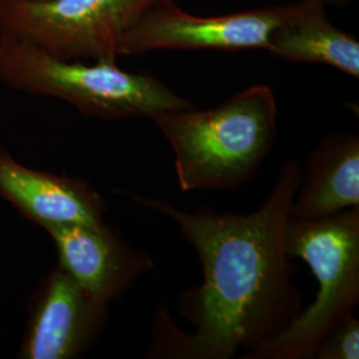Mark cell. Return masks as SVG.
Listing matches in <instances>:
<instances>
[{
  "label": "cell",
  "instance_id": "1",
  "mask_svg": "<svg viewBox=\"0 0 359 359\" xmlns=\"http://www.w3.org/2000/svg\"><path fill=\"white\" fill-rule=\"evenodd\" d=\"M302 176L297 161H286L264 204L249 215L209 206L187 212L128 193L136 204L177 224L203 268V283L182 292L177 302L192 333H182L160 305L147 358L231 359L269 342L299 316L302 295L294 285L297 265L286 252V228Z\"/></svg>",
  "mask_w": 359,
  "mask_h": 359
},
{
  "label": "cell",
  "instance_id": "11",
  "mask_svg": "<svg viewBox=\"0 0 359 359\" xmlns=\"http://www.w3.org/2000/svg\"><path fill=\"white\" fill-rule=\"evenodd\" d=\"M266 51L283 60L333 67L359 77V41L330 22L323 0H298L289 4L276 27Z\"/></svg>",
  "mask_w": 359,
  "mask_h": 359
},
{
  "label": "cell",
  "instance_id": "12",
  "mask_svg": "<svg viewBox=\"0 0 359 359\" xmlns=\"http://www.w3.org/2000/svg\"><path fill=\"white\" fill-rule=\"evenodd\" d=\"M316 359H358L359 321L350 314L317 347Z\"/></svg>",
  "mask_w": 359,
  "mask_h": 359
},
{
  "label": "cell",
  "instance_id": "9",
  "mask_svg": "<svg viewBox=\"0 0 359 359\" xmlns=\"http://www.w3.org/2000/svg\"><path fill=\"white\" fill-rule=\"evenodd\" d=\"M0 197L44 231L103 222L107 203L90 184L28 168L0 147Z\"/></svg>",
  "mask_w": 359,
  "mask_h": 359
},
{
  "label": "cell",
  "instance_id": "5",
  "mask_svg": "<svg viewBox=\"0 0 359 359\" xmlns=\"http://www.w3.org/2000/svg\"><path fill=\"white\" fill-rule=\"evenodd\" d=\"M179 0H0V34L67 60H117L120 40L158 6Z\"/></svg>",
  "mask_w": 359,
  "mask_h": 359
},
{
  "label": "cell",
  "instance_id": "4",
  "mask_svg": "<svg viewBox=\"0 0 359 359\" xmlns=\"http://www.w3.org/2000/svg\"><path fill=\"white\" fill-rule=\"evenodd\" d=\"M286 252L318 283L314 302L283 333L243 359H314L325 337L359 304V208L314 219L289 218Z\"/></svg>",
  "mask_w": 359,
  "mask_h": 359
},
{
  "label": "cell",
  "instance_id": "14",
  "mask_svg": "<svg viewBox=\"0 0 359 359\" xmlns=\"http://www.w3.org/2000/svg\"><path fill=\"white\" fill-rule=\"evenodd\" d=\"M31 1H44V0H31Z\"/></svg>",
  "mask_w": 359,
  "mask_h": 359
},
{
  "label": "cell",
  "instance_id": "10",
  "mask_svg": "<svg viewBox=\"0 0 359 359\" xmlns=\"http://www.w3.org/2000/svg\"><path fill=\"white\" fill-rule=\"evenodd\" d=\"M290 217L314 219L359 208V137L335 133L306 157Z\"/></svg>",
  "mask_w": 359,
  "mask_h": 359
},
{
  "label": "cell",
  "instance_id": "3",
  "mask_svg": "<svg viewBox=\"0 0 359 359\" xmlns=\"http://www.w3.org/2000/svg\"><path fill=\"white\" fill-rule=\"evenodd\" d=\"M0 81L13 90L52 97L83 115L126 120L191 108L193 104L147 72L111 62L67 60L0 34Z\"/></svg>",
  "mask_w": 359,
  "mask_h": 359
},
{
  "label": "cell",
  "instance_id": "13",
  "mask_svg": "<svg viewBox=\"0 0 359 359\" xmlns=\"http://www.w3.org/2000/svg\"><path fill=\"white\" fill-rule=\"evenodd\" d=\"M326 6H335V7H342L345 6L348 0H323Z\"/></svg>",
  "mask_w": 359,
  "mask_h": 359
},
{
  "label": "cell",
  "instance_id": "7",
  "mask_svg": "<svg viewBox=\"0 0 359 359\" xmlns=\"http://www.w3.org/2000/svg\"><path fill=\"white\" fill-rule=\"evenodd\" d=\"M107 317L108 305L57 266L41 278L29 301L19 358H79L103 333Z\"/></svg>",
  "mask_w": 359,
  "mask_h": 359
},
{
  "label": "cell",
  "instance_id": "6",
  "mask_svg": "<svg viewBox=\"0 0 359 359\" xmlns=\"http://www.w3.org/2000/svg\"><path fill=\"white\" fill-rule=\"evenodd\" d=\"M289 4L241 13L200 16L167 3L147 13L129 29L117 56H142L160 50L241 51L268 50L273 29L283 22Z\"/></svg>",
  "mask_w": 359,
  "mask_h": 359
},
{
  "label": "cell",
  "instance_id": "2",
  "mask_svg": "<svg viewBox=\"0 0 359 359\" xmlns=\"http://www.w3.org/2000/svg\"><path fill=\"white\" fill-rule=\"evenodd\" d=\"M151 120L169 142L182 192L241 187L269 156L277 103L269 86L240 90L213 108L168 111Z\"/></svg>",
  "mask_w": 359,
  "mask_h": 359
},
{
  "label": "cell",
  "instance_id": "8",
  "mask_svg": "<svg viewBox=\"0 0 359 359\" xmlns=\"http://www.w3.org/2000/svg\"><path fill=\"white\" fill-rule=\"evenodd\" d=\"M46 231L55 245L57 266L108 306L140 276L154 269L152 257L132 248L104 221L52 226Z\"/></svg>",
  "mask_w": 359,
  "mask_h": 359
}]
</instances>
